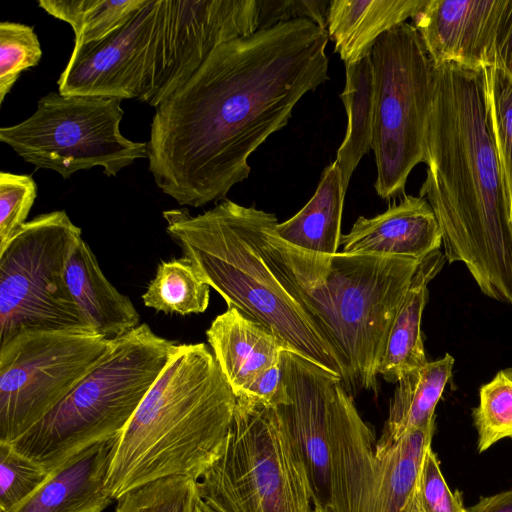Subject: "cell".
Listing matches in <instances>:
<instances>
[{
  "label": "cell",
  "instance_id": "obj_1",
  "mask_svg": "<svg viewBox=\"0 0 512 512\" xmlns=\"http://www.w3.org/2000/svg\"><path fill=\"white\" fill-rule=\"evenodd\" d=\"M326 28L296 19L218 46L156 108L149 171L179 205L225 199L248 178L250 155L328 79Z\"/></svg>",
  "mask_w": 512,
  "mask_h": 512
},
{
  "label": "cell",
  "instance_id": "obj_2",
  "mask_svg": "<svg viewBox=\"0 0 512 512\" xmlns=\"http://www.w3.org/2000/svg\"><path fill=\"white\" fill-rule=\"evenodd\" d=\"M420 197L430 204L449 263L512 307V205L492 126L487 68L433 65Z\"/></svg>",
  "mask_w": 512,
  "mask_h": 512
},
{
  "label": "cell",
  "instance_id": "obj_3",
  "mask_svg": "<svg viewBox=\"0 0 512 512\" xmlns=\"http://www.w3.org/2000/svg\"><path fill=\"white\" fill-rule=\"evenodd\" d=\"M162 216L168 236L228 308L343 382L342 364L275 245V214L225 199L197 216L186 208Z\"/></svg>",
  "mask_w": 512,
  "mask_h": 512
},
{
  "label": "cell",
  "instance_id": "obj_4",
  "mask_svg": "<svg viewBox=\"0 0 512 512\" xmlns=\"http://www.w3.org/2000/svg\"><path fill=\"white\" fill-rule=\"evenodd\" d=\"M236 396L205 343L178 344L114 439L105 477L113 500L154 481H198L221 456Z\"/></svg>",
  "mask_w": 512,
  "mask_h": 512
},
{
  "label": "cell",
  "instance_id": "obj_5",
  "mask_svg": "<svg viewBox=\"0 0 512 512\" xmlns=\"http://www.w3.org/2000/svg\"><path fill=\"white\" fill-rule=\"evenodd\" d=\"M274 242L342 364L347 391L377 393L389 332L421 261L342 251L313 255L276 232Z\"/></svg>",
  "mask_w": 512,
  "mask_h": 512
},
{
  "label": "cell",
  "instance_id": "obj_6",
  "mask_svg": "<svg viewBox=\"0 0 512 512\" xmlns=\"http://www.w3.org/2000/svg\"><path fill=\"white\" fill-rule=\"evenodd\" d=\"M177 345L146 323L112 339L100 363L12 444L52 473L84 450L116 439Z\"/></svg>",
  "mask_w": 512,
  "mask_h": 512
},
{
  "label": "cell",
  "instance_id": "obj_7",
  "mask_svg": "<svg viewBox=\"0 0 512 512\" xmlns=\"http://www.w3.org/2000/svg\"><path fill=\"white\" fill-rule=\"evenodd\" d=\"M215 512H314L303 452L278 406L236 396L221 456L197 481Z\"/></svg>",
  "mask_w": 512,
  "mask_h": 512
},
{
  "label": "cell",
  "instance_id": "obj_8",
  "mask_svg": "<svg viewBox=\"0 0 512 512\" xmlns=\"http://www.w3.org/2000/svg\"><path fill=\"white\" fill-rule=\"evenodd\" d=\"M374 76L372 150L374 188L384 200L404 193L413 168L424 162L433 64L421 37L402 23L380 37L370 53Z\"/></svg>",
  "mask_w": 512,
  "mask_h": 512
},
{
  "label": "cell",
  "instance_id": "obj_9",
  "mask_svg": "<svg viewBox=\"0 0 512 512\" xmlns=\"http://www.w3.org/2000/svg\"><path fill=\"white\" fill-rule=\"evenodd\" d=\"M81 239L65 211H52L26 222L0 250V343L24 331H93L65 276Z\"/></svg>",
  "mask_w": 512,
  "mask_h": 512
},
{
  "label": "cell",
  "instance_id": "obj_10",
  "mask_svg": "<svg viewBox=\"0 0 512 512\" xmlns=\"http://www.w3.org/2000/svg\"><path fill=\"white\" fill-rule=\"evenodd\" d=\"M121 99L50 92L24 121L0 129V141L24 161L68 179L99 166L108 176L148 158L147 142L122 135Z\"/></svg>",
  "mask_w": 512,
  "mask_h": 512
},
{
  "label": "cell",
  "instance_id": "obj_11",
  "mask_svg": "<svg viewBox=\"0 0 512 512\" xmlns=\"http://www.w3.org/2000/svg\"><path fill=\"white\" fill-rule=\"evenodd\" d=\"M112 340L86 330L24 331L0 343V442L13 443L100 363Z\"/></svg>",
  "mask_w": 512,
  "mask_h": 512
},
{
  "label": "cell",
  "instance_id": "obj_12",
  "mask_svg": "<svg viewBox=\"0 0 512 512\" xmlns=\"http://www.w3.org/2000/svg\"><path fill=\"white\" fill-rule=\"evenodd\" d=\"M259 0H158L138 100L157 107L220 45L259 30Z\"/></svg>",
  "mask_w": 512,
  "mask_h": 512
},
{
  "label": "cell",
  "instance_id": "obj_13",
  "mask_svg": "<svg viewBox=\"0 0 512 512\" xmlns=\"http://www.w3.org/2000/svg\"><path fill=\"white\" fill-rule=\"evenodd\" d=\"M157 8L158 0H147L105 38L73 48L59 93L138 100Z\"/></svg>",
  "mask_w": 512,
  "mask_h": 512
},
{
  "label": "cell",
  "instance_id": "obj_14",
  "mask_svg": "<svg viewBox=\"0 0 512 512\" xmlns=\"http://www.w3.org/2000/svg\"><path fill=\"white\" fill-rule=\"evenodd\" d=\"M284 399L280 407L299 444L311 478L315 503L327 504L330 429L337 392L343 382L334 373L283 349Z\"/></svg>",
  "mask_w": 512,
  "mask_h": 512
},
{
  "label": "cell",
  "instance_id": "obj_15",
  "mask_svg": "<svg viewBox=\"0 0 512 512\" xmlns=\"http://www.w3.org/2000/svg\"><path fill=\"white\" fill-rule=\"evenodd\" d=\"M373 429L359 414L342 385L336 395L330 429V476L326 507L330 512H386L384 471Z\"/></svg>",
  "mask_w": 512,
  "mask_h": 512
},
{
  "label": "cell",
  "instance_id": "obj_16",
  "mask_svg": "<svg viewBox=\"0 0 512 512\" xmlns=\"http://www.w3.org/2000/svg\"><path fill=\"white\" fill-rule=\"evenodd\" d=\"M506 1L426 0L412 19L432 64L494 66L498 28Z\"/></svg>",
  "mask_w": 512,
  "mask_h": 512
},
{
  "label": "cell",
  "instance_id": "obj_17",
  "mask_svg": "<svg viewBox=\"0 0 512 512\" xmlns=\"http://www.w3.org/2000/svg\"><path fill=\"white\" fill-rule=\"evenodd\" d=\"M342 252L401 256L422 261L440 250L442 233L436 216L423 197L404 195L386 211L371 218L360 216L341 236Z\"/></svg>",
  "mask_w": 512,
  "mask_h": 512
},
{
  "label": "cell",
  "instance_id": "obj_18",
  "mask_svg": "<svg viewBox=\"0 0 512 512\" xmlns=\"http://www.w3.org/2000/svg\"><path fill=\"white\" fill-rule=\"evenodd\" d=\"M113 441L72 457L10 512H102L114 501L105 489Z\"/></svg>",
  "mask_w": 512,
  "mask_h": 512
},
{
  "label": "cell",
  "instance_id": "obj_19",
  "mask_svg": "<svg viewBox=\"0 0 512 512\" xmlns=\"http://www.w3.org/2000/svg\"><path fill=\"white\" fill-rule=\"evenodd\" d=\"M208 343L235 396L258 375L280 361L279 339L238 310L227 308L206 331Z\"/></svg>",
  "mask_w": 512,
  "mask_h": 512
},
{
  "label": "cell",
  "instance_id": "obj_20",
  "mask_svg": "<svg viewBox=\"0 0 512 512\" xmlns=\"http://www.w3.org/2000/svg\"><path fill=\"white\" fill-rule=\"evenodd\" d=\"M65 276L81 316L93 331L112 340L140 325L133 303L109 282L83 238L68 260Z\"/></svg>",
  "mask_w": 512,
  "mask_h": 512
},
{
  "label": "cell",
  "instance_id": "obj_21",
  "mask_svg": "<svg viewBox=\"0 0 512 512\" xmlns=\"http://www.w3.org/2000/svg\"><path fill=\"white\" fill-rule=\"evenodd\" d=\"M426 0H332L326 29L345 64L370 55L386 32L405 23Z\"/></svg>",
  "mask_w": 512,
  "mask_h": 512
},
{
  "label": "cell",
  "instance_id": "obj_22",
  "mask_svg": "<svg viewBox=\"0 0 512 512\" xmlns=\"http://www.w3.org/2000/svg\"><path fill=\"white\" fill-rule=\"evenodd\" d=\"M445 255L432 252L418 265L403 302L392 323L378 374L397 383L403 376L425 365L421 334L422 314L428 300V284L441 271Z\"/></svg>",
  "mask_w": 512,
  "mask_h": 512
},
{
  "label": "cell",
  "instance_id": "obj_23",
  "mask_svg": "<svg viewBox=\"0 0 512 512\" xmlns=\"http://www.w3.org/2000/svg\"><path fill=\"white\" fill-rule=\"evenodd\" d=\"M346 192L340 166L335 160L324 170L307 204L290 219L277 224V236L309 254L331 256L338 253Z\"/></svg>",
  "mask_w": 512,
  "mask_h": 512
},
{
  "label": "cell",
  "instance_id": "obj_24",
  "mask_svg": "<svg viewBox=\"0 0 512 512\" xmlns=\"http://www.w3.org/2000/svg\"><path fill=\"white\" fill-rule=\"evenodd\" d=\"M453 365L454 358L446 353L403 376L391 398L382 436L397 440L411 431L435 426V409Z\"/></svg>",
  "mask_w": 512,
  "mask_h": 512
},
{
  "label": "cell",
  "instance_id": "obj_25",
  "mask_svg": "<svg viewBox=\"0 0 512 512\" xmlns=\"http://www.w3.org/2000/svg\"><path fill=\"white\" fill-rule=\"evenodd\" d=\"M347 114V129L336 161L347 191L360 160L372 149L374 127V76L370 55L345 64V86L340 95Z\"/></svg>",
  "mask_w": 512,
  "mask_h": 512
},
{
  "label": "cell",
  "instance_id": "obj_26",
  "mask_svg": "<svg viewBox=\"0 0 512 512\" xmlns=\"http://www.w3.org/2000/svg\"><path fill=\"white\" fill-rule=\"evenodd\" d=\"M210 286L187 257L161 261L154 278L142 295L146 307L180 315L206 311Z\"/></svg>",
  "mask_w": 512,
  "mask_h": 512
},
{
  "label": "cell",
  "instance_id": "obj_27",
  "mask_svg": "<svg viewBox=\"0 0 512 512\" xmlns=\"http://www.w3.org/2000/svg\"><path fill=\"white\" fill-rule=\"evenodd\" d=\"M147 0H39V7L68 23L74 48L105 38L121 27Z\"/></svg>",
  "mask_w": 512,
  "mask_h": 512
},
{
  "label": "cell",
  "instance_id": "obj_28",
  "mask_svg": "<svg viewBox=\"0 0 512 512\" xmlns=\"http://www.w3.org/2000/svg\"><path fill=\"white\" fill-rule=\"evenodd\" d=\"M477 451L483 453L504 438L512 440V368L500 370L479 390L472 411Z\"/></svg>",
  "mask_w": 512,
  "mask_h": 512
},
{
  "label": "cell",
  "instance_id": "obj_29",
  "mask_svg": "<svg viewBox=\"0 0 512 512\" xmlns=\"http://www.w3.org/2000/svg\"><path fill=\"white\" fill-rule=\"evenodd\" d=\"M197 481L189 477L160 479L120 498L114 512H195Z\"/></svg>",
  "mask_w": 512,
  "mask_h": 512
},
{
  "label": "cell",
  "instance_id": "obj_30",
  "mask_svg": "<svg viewBox=\"0 0 512 512\" xmlns=\"http://www.w3.org/2000/svg\"><path fill=\"white\" fill-rule=\"evenodd\" d=\"M49 476L41 463L21 453L12 443L0 442V512H10Z\"/></svg>",
  "mask_w": 512,
  "mask_h": 512
},
{
  "label": "cell",
  "instance_id": "obj_31",
  "mask_svg": "<svg viewBox=\"0 0 512 512\" xmlns=\"http://www.w3.org/2000/svg\"><path fill=\"white\" fill-rule=\"evenodd\" d=\"M42 49L33 26L3 21L0 23V104L20 74L38 65Z\"/></svg>",
  "mask_w": 512,
  "mask_h": 512
},
{
  "label": "cell",
  "instance_id": "obj_32",
  "mask_svg": "<svg viewBox=\"0 0 512 512\" xmlns=\"http://www.w3.org/2000/svg\"><path fill=\"white\" fill-rule=\"evenodd\" d=\"M487 74L496 148L512 205V77L498 63Z\"/></svg>",
  "mask_w": 512,
  "mask_h": 512
},
{
  "label": "cell",
  "instance_id": "obj_33",
  "mask_svg": "<svg viewBox=\"0 0 512 512\" xmlns=\"http://www.w3.org/2000/svg\"><path fill=\"white\" fill-rule=\"evenodd\" d=\"M36 196L37 185L30 175L0 173V250L26 223Z\"/></svg>",
  "mask_w": 512,
  "mask_h": 512
},
{
  "label": "cell",
  "instance_id": "obj_34",
  "mask_svg": "<svg viewBox=\"0 0 512 512\" xmlns=\"http://www.w3.org/2000/svg\"><path fill=\"white\" fill-rule=\"evenodd\" d=\"M416 493L421 512H466L462 493L450 490L432 446L424 453Z\"/></svg>",
  "mask_w": 512,
  "mask_h": 512
},
{
  "label": "cell",
  "instance_id": "obj_35",
  "mask_svg": "<svg viewBox=\"0 0 512 512\" xmlns=\"http://www.w3.org/2000/svg\"><path fill=\"white\" fill-rule=\"evenodd\" d=\"M329 0H259V30L296 19L326 28Z\"/></svg>",
  "mask_w": 512,
  "mask_h": 512
},
{
  "label": "cell",
  "instance_id": "obj_36",
  "mask_svg": "<svg viewBox=\"0 0 512 512\" xmlns=\"http://www.w3.org/2000/svg\"><path fill=\"white\" fill-rule=\"evenodd\" d=\"M242 394L256 398L270 406L282 403L284 395L281 361L258 375L239 395Z\"/></svg>",
  "mask_w": 512,
  "mask_h": 512
},
{
  "label": "cell",
  "instance_id": "obj_37",
  "mask_svg": "<svg viewBox=\"0 0 512 512\" xmlns=\"http://www.w3.org/2000/svg\"><path fill=\"white\" fill-rule=\"evenodd\" d=\"M497 62L512 77V0H507L503 10L497 40Z\"/></svg>",
  "mask_w": 512,
  "mask_h": 512
},
{
  "label": "cell",
  "instance_id": "obj_38",
  "mask_svg": "<svg viewBox=\"0 0 512 512\" xmlns=\"http://www.w3.org/2000/svg\"><path fill=\"white\" fill-rule=\"evenodd\" d=\"M466 512H512V489L488 497H481Z\"/></svg>",
  "mask_w": 512,
  "mask_h": 512
},
{
  "label": "cell",
  "instance_id": "obj_39",
  "mask_svg": "<svg viewBox=\"0 0 512 512\" xmlns=\"http://www.w3.org/2000/svg\"><path fill=\"white\" fill-rule=\"evenodd\" d=\"M403 512H421L419 501L416 493V487L413 491L408 503L406 504Z\"/></svg>",
  "mask_w": 512,
  "mask_h": 512
},
{
  "label": "cell",
  "instance_id": "obj_40",
  "mask_svg": "<svg viewBox=\"0 0 512 512\" xmlns=\"http://www.w3.org/2000/svg\"><path fill=\"white\" fill-rule=\"evenodd\" d=\"M195 512H215L197 495Z\"/></svg>",
  "mask_w": 512,
  "mask_h": 512
},
{
  "label": "cell",
  "instance_id": "obj_41",
  "mask_svg": "<svg viewBox=\"0 0 512 512\" xmlns=\"http://www.w3.org/2000/svg\"><path fill=\"white\" fill-rule=\"evenodd\" d=\"M314 512H330V510L326 506L316 502Z\"/></svg>",
  "mask_w": 512,
  "mask_h": 512
}]
</instances>
